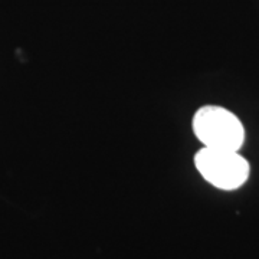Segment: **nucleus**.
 <instances>
[{
	"label": "nucleus",
	"mask_w": 259,
	"mask_h": 259,
	"mask_svg": "<svg viewBox=\"0 0 259 259\" xmlns=\"http://www.w3.org/2000/svg\"><path fill=\"white\" fill-rule=\"evenodd\" d=\"M192 125L194 136L203 147L239 151L245 143L242 121L223 107L206 105L199 108Z\"/></svg>",
	"instance_id": "f257e3e1"
},
{
	"label": "nucleus",
	"mask_w": 259,
	"mask_h": 259,
	"mask_svg": "<svg viewBox=\"0 0 259 259\" xmlns=\"http://www.w3.org/2000/svg\"><path fill=\"white\" fill-rule=\"evenodd\" d=\"M194 166L206 182L221 189L235 190L246 183L250 167L239 151L203 147L194 156Z\"/></svg>",
	"instance_id": "f03ea898"
}]
</instances>
